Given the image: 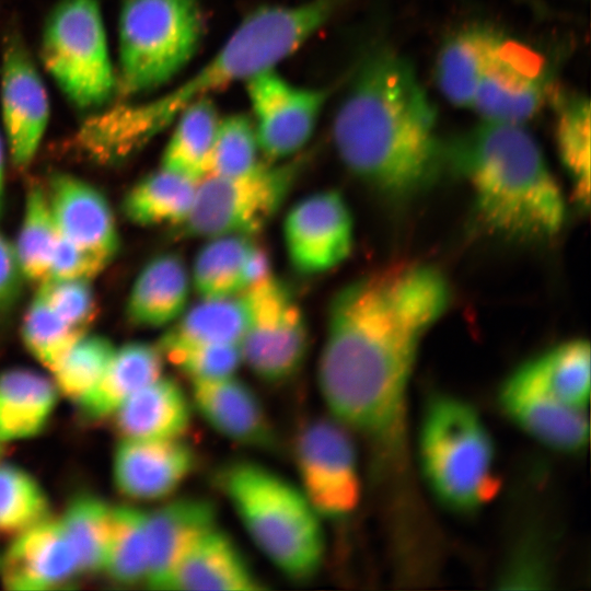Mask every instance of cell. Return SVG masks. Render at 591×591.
<instances>
[{
    "mask_svg": "<svg viewBox=\"0 0 591 591\" xmlns=\"http://www.w3.org/2000/svg\"><path fill=\"white\" fill-rule=\"evenodd\" d=\"M354 218L345 197L323 189L296 202L283 222V241L292 268L302 275L326 273L350 255Z\"/></svg>",
    "mask_w": 591,
    "mask_h": 591,
    "instance_id": "obj_15",
    "label": "cell"
},
{
    "mask_svg": "<svg viewBox=\"0 0 591 591\" xmlns=\"http://www.w3.org/2000/svg\"><path fill=\"white\" fill-rule=\"evenodd\" d=\"M260 152L281 162L310 141L327 100V91L299 86L275 68L245 81Z\"/></svg>",
    "mask_w": 591,
    "mask_h": 591,
    "instance_id": "obj_12",
    "label": "cell"
},
{
    "mask_svg": "<svg viewBox=\"0 0 591 591\" xmlns=\"http://www.w3.org/2000/svg\"><path fill=\"white\" fill-rule=\"evenodd\" d=\"M85 333L57 315L38 291L25 310L21 325L23 345L49 371Z\"/></svg>",
    "mask_w": 591,
    "mask_h": 591,
    "instance_id": "obj_39",
    "label": "cell"
},
{
    "mask_svg": "<svg viewBox=\"0 0 591 591\" xmlns=\"http://www.w3.org/2000/svg\"><path fill=\"white\" fill-rule=\"evenodd\" d=\"M540 382L563 403L587 409L590 398V345L581 338L555 345L529 359Z\"/></svg>",
    "mask_w": 591,
    "mask_h": 591,
    "instance_id": "obj_33",
    "label": "cell"
},
{
    "mask_svg": "<svg viewBox=\"0 0 591 591\" xmlns=\"http://www.w3.org/2000/svg\"><path fill=\"white\" fill-rule=\"evenodd\" d=\"M194 450L182 438H119L112 456V479L132 500L165 499L195 467Z\"/></svg>",
    "mask_w": 591,
    "mask_h": 591,
    "instance_id": "obj_17",
    "label": "cell"
},
{
    "mask_svg": "<svg viewBox=\"0 0 591 591\" xmlns=\"http://www.w3.org/2000/svg\"><path fill=\"white\" fill-rule=\"evenodd\" d=\"M59 393L40 373L12 368L0 373V444L32 439L44 431Z\"/></svg>",
    "mask_w": 591,
    "mask_h": 591,
    "instance_id": "obj_26",
    "label": "cell"
},
{
    "mask_svg": "<svg viewBox=\"0 0 591 591\" xmlns=\"http://www.w3.org/2000/svg\"><path fill=\"white\" fill-rule=\"evenodd\" d=\"M193 409L218 433L242 445L268 450L276 433L255 391L234 375L190 382Z\"/></svg>",
    "mask_w": 591,
    "mask_h": 591,
    "instance_id": "obj_20",
    "label": "cell"
},
{
    "mask_svg": "<svg viewBox=\"0 0 591 591\" xmlns=\"http://www.w3.org/2000/svg\"><path fill=\"white\" fill-rule=\"evenodd\" d=\"M197 183L161 169L128 189L121 210L140 227L181 225L193 207Z\"/></svg>",
    "mask_w": 591,
    "mask_h": 591,
    "instance_id": "obj_28",
    "label": "cell"
},
{
    "mask_svg": "<svg viewBox=\"0 0 591 591\" xmlns=\"http://www.w3.org/2000/svg\"><path fill=\"white\" fill-rule=\"evenodd\" d=\"M25 281L14 245L0 231V320L19 303Z\"/></svg>",
    "mask_w": 591,
    "mask_h": 591,
    "instance_id": "obj_44",
    "label": "cell"
},
{
    "mask_svg": "<svg viewBox=\"0 0 591 591\" xmlns=\"http://www.w3.org/2000/svg\"><path fill=\"white\" fill-rule=\"evenodd\" d=\"M300 171L297 161L260 163L236 176L207 175L196 185L193 207L178 225L185 237H253L271 221Z\"/></svg>",
    "mask_w": 591,
    "mask_h": 591,
    "instance_id": "obj_9",
    "label": "cell"
},
{
    "mask_svg": "<svg viewBox=\"0 0 591 591\" xmlns=\"http://www.w3.org/2000/svg\"><path fill=\"white\" fill-rule=\"evenodd\" d=\"M467 181L489 232L519 242L553 239L563 228L561 189L522 124L482 119L444 146V161Z\"/></svg>",
    "mask_w": 591,
    "mask_h": 591,
    "instance_id": "obj_4",
    "label": "cell"
},
{
    "mask_svg": "<svg viewBox=\"0 0 591 591\" xmlns=\"http://www.w3.org/2000/svg\"><path fill=\"white\" fill-rule=\"evenodd\" d=\"M2 136L12 164L27 167L45 136L50 106L44 80L18 33L7 36L0 65Z\"/></svg>",
    "mask_w": 591,
    "mask_h": 591,
    "instance_id": "obj_13",
    "label": "cell"
},
{
    "mask_svg": "<svg viewBox=\"0 0 591 591\" xmlns=\"http://www.w3.org/2000/svg\"><path fill=\"white\" fill-rule=\"evenodd\" d=\"M250 320L241 341L243 363L260 380L293 376L308 356L309 326L289 288L271 274L244 291Z\"/></svg>",
    "mask_w": 591,
    "mask_h": 591,
    "instance_id": "obj_10",
    "label": "cell"
},
{
    "mask_svg": "<svg viewBox=\"0 0 591 591\" xmlns=\"http://www.w3.org/2000/svg\"><path fill=\"white\" fill-rule=\"evenodd\" d=\"M556 147L581 208L590 201V103L579 94L554 93Z\"/></svg>",
    "mask_w": 591,
    "mask_h": 591,
    "instance_id": "obj_31",
    "label": "cell"
},
{
    "mask_svg": "<svg viewBox=\"0 0 591 591\" xmlns=\"http://www.w3.org/2000/svg\"><path fill=\"white\" fill-rule=\"evenodd\" d=\"M332 131L346 167L393 199L424 190L444 161L434 105L412 63L389 48L363 61Z\"/></svg>",
    "mask_w": 591,
    "mask_h": 591,
    "instance_id": "obj_2",
    "label": "cell"
},
{
    "mask_svg": "<svg viewBox=\"0 0 591 591\" xmlns=\"http://www.w3.org/2000/svg\"><path fill=\"white\" fill-rule=\"evenodd\" d=\"M332 0L265 5L248 13L219 50L166 93L140 103L100 109L78 130L94 162H123L165 130L189 104L270 68L292 55L329 19Z\"/></svg>",
    "mask_w": 591,
    "mask_h": 591,
    "instance_id": "obj_3",
    "label": "cell"
},
{
    "mask_svg": "<svg viewBox=\"0 0 591 591\" xmlns=\"http://www.w3.org/2000/svg\"><path fill=\"white\" fill-rule=\"evenodd\" d=\"M217 525L215 505L204 498L172 499L147 512V573L144 586L165 590L172 571L189 546Z\"/></svg>",
    "mask_w": 591,
    "mask_h": 591,
    "instance_id": "obj_21",
    "label": "cell"
},
{
    "mask_svg": "<svg viewBox=\"0 0 591 591\" xmlns=\"http://www.w3.org/2000/svg\"><path fill=\"white\" fill-rule=\"evenodd\" d=\"M193 410L183 387L161 375L129 397L112 418L119 438L174 439L187 431Z\"/></svg>",
    "mask_w": 591,
    "mask_h": 591,
    "instance_id": "obj_24",
    "label": "cell"
},
{
    "mask_svg": "<svg viewBox=\"0 0 591 591\" xmlns=\"http://www.w3.org/2000/svg\"><path fill=\"white\" fill-rule=\"evenodd\" d=\"M147 559V512L111 505L103 572L119 584L144 583Z\"/></svg>",
    "mask_w": 591,
    "mask_h": 591,
    "instance_id": "obj_34",
    "label": "cell"
},
{
    "mask_svg": "<svg viewBox=\"0 0 591 591\" xmlns=\"http://www.w3.org/2000/svg\"><path fill=\"white\" fill-rule=\"evenodd\" d=\"M80 573L58 518L51 514L12 535L0 553V580L11 591H47Z\"/></svg>",
    "mask_w": 591,
    "mask_h": 591,
    "instance_id": "obj_18",
    "label": "cell"
},
{
    "mask_svg": "<svg viewBox=\"0 0 591 591\" xmlns=\"http://www.w3.org/2000/svg\"><path fill=\"white\" fill-rule=\"evenodd\" d=\"M50 514L48 495L36 477L0 461V533L12 536Z\"/></svg>",
    "mask_w": 591,
    "mask_h": 591,
    "instance_id": "obj_37",
    "label": "cell"
},
{
    "mask_svg": "<svg viewBox=\"0 0 591 591\" xmlns=\"http://www.w3.org/2000/svg\"><path fill=\"white\" fill-rule=\"evenodd\" d=\"M266 589L232 537L218 524L178 560L165 590L259 591Z\"/></svg>",
    "mask_w": 591,
    "mask_h": 591,
    "instance_id": "obj_22",
    "label": "cell"
},
{
    "mask_svg": "<svg viewBox=\"0 0 591 591\" xmlns=\"http://www.w3.org/2000/svg\"><path fill=\"white\" fill-rule=\"evenodd\" d=\"M216 479L253 543L277 569L297 581L318 572L325 555L322 518L300 487L247 460L228 463Z\"/></svg>",
    "mask_w": 591,
    "mask_h": 591,
    "instance_id": "obj_5",
    "label": "cell"
},
{
    "mask_svg": "<svg viewBox=\"0 0 591 591\" xmlns=\"http://www.w3.org/2000/svg\"><path fill=\"white\" fill-rule=\"evenodd\" d=\"M101 335L83 334L50 370L59 393L77 403L99 381L115 350Z\"/></svg>",
    "mask_w": 591,
    "mask_h": 591,
    "instance_id": "obj_38",
    "label": "cell"
},
{
    "mask_svg": "<svg viewBox=\"0 0 591 591\" xmlns=\"http://www.w3.org/2000/svg\"><path fill=\"white\" fill-rule=\"evenodd\" d=\"M164 359L190 382L234 375L243 363L240 344H158Z\"/></svg>",
    "mask_w": 591,
    "mask_h": 591,
    "instance_id": "obj_41",
    "label": "cell"
},
{
    "mask_svg": "<svg viewBox=\"0 0 591 591\" xmlns=\"http://www.w3.org/2000/svg\"><path fill=\"white\" fill-rule=\"evenodd\" d=\"M501 34L486 26L473 25L448 38L436 62V81L453 105L472 108L480 81Z\"/></svg>",
    "mask_w": 591,
    "mask_h": 591,
    "instance_id": "obj_27",
    "label": "cell"
},
{
    "mask_svg": "<svg viewBox=\"0 0 591 591\" xmlns=\"http://www.w3.org/2000/svg\"><path fill=\"white\" fill-rule=\"evenodd\" d=\"M109 263L104 257L76 245L57 232L47 279L92 280Z\"/></svg>",
    "mask_w": 591,
    "mask_h": 591,
    "instance_id": "obj_43",
    "label": "cell"
},
{
    "mask_svg": "<svg viewBox=\"0 0 591 591\" xmlns=\"http://www.w3.org/2000/svg\"><path fill=\"white\" fill-rule=\"evenodd\" d=\"M111 503L92 494L73 497L57 515L80 573L103 572Z\"/></svg>",
    "mask_w": 591,
    "mask_h": 591,
    "instance_id": "obj_35",
    "label": "cell"
},
{
    "mask_svg": "<svg viewBox=\"0 0 591 591\" xmlns=\"http://www.w3.org/2000/svg\"><path fill=\"white\" fill-rule=\"evenodd\" d=\"M219 120L212 99H202L186 106L173 121L175 126L163 150L161 169L194 183L208 175Z\"/></svg>",
    "mask_w": 591,
    "mask_h": 591,
    "instance_id": "obj_29",
    "label": "cell"
},
{
    "mask_svg": "<svg viewBox=\"0 0 591 591\" xmlns=\"http://www.w3.org/2000/svg\"><path fill=\"white\" fill-rule=\"evenodd\" d=\"M205 22L198 0H121L117 94L136 97L174 79L197 53Z\"/></svg>",
    "mask_w": 591,
    "mask_h": 591,
    "instance_id": "obj_7",
    "label": "cell"
},
{
    "mask_svg": "<svg viewBox=\"0 0 591 591\" xmlns=\"http://www.w3.org/2000/svg\"><path fill=\"white\" fill-rule=\"evenodd\" d=\"M553 76L534 48L501 35L472 109L482 119L523 124L552 97Z\"/></svg>",
    "mask_w": 591,
    "mask_h": 591,
    "instance_id": "obj_14",
    "label": "cell"
},
{
    "mask_svg": "<svg viewBox=\"0 0 591 591\" xmlns=\"http://www.w3.org/2000/svg\"><path fill=\"white\" fill-rule=\"evenodd\" d=\"M2 448H3V445L0 444V459H1V455H2Z\"/></svg>",
    "mask_w": 591,
    "mask_h": 591,
    "instance_id": "obj_46",
    "label": "cell"
},
{
    "mask_svg": "<svg viewBox=\"0 0 591 591\" xmlns=\"http://www.w3.org/2000/svg\"><path fill=\"white\" fill-rule=\"evenodd\" d=\"M37 291L65 322L76 329L88 332L97 314L91 280L47 279L38 283Z\"/></svg>",
    "mask_w": 591,
    "mask_h": 591,
    "instance_id": "obj_42",
    "label": "cell"
},
{
    "mask_svg": "<svg viewBox=\"0 0 591 591\" xmlns=\"http://www.w3.org/2000/svg\"><path fill=\"white\" fill-rule=\"evenodd\" d=\"M259 152L251 117L233 114L220 118L210 153L208 175L236 176L248 173L262 163Z\"/></svg>",
    "mask_w": 591,
    "mask_h": 591,
    "instance_id": "obj_40",
    "label": "cell"
},
{
    "mask_svg": "<svg viewBox=\"0 0 591 591\" xmlns=\"http://www.w3.org/2000/svg\"><path fill=\"white\" fill-rule=\"evenodd\" d=\"M46 189L57 232L76 245L112 262L120 246L113 209L89 182L57 172Z\"/></svg>",
    "mask_w": 591,
    "mask_h": 591,
    "instance_id": "obj_19",
    "label": "cell"
},
{
    "mask_svg": "<svg viewBox=\"0 0 591 591\" xmlns=\"http://www.w3.org/2000/svg\"><path fill=\"white\" fill-rule=\"evenodd\" d=\"M300 489L323 519L351 513L360 499L357 452L347 428L334 418L305 424L294 442Z\"/></svg>",
    "mask_w": 591,
    "mask_h": 591,
    "instance_id": "obj_11",
    "label": "cell"
},
{
    "mask_svg": "<svg viewBox=\"0 0 591 591\" xmlns=\"http://www.w3.org/2000/svg\"><path fill=\"white\" fill-rule=\"evenodd\" d=\"M57 229L45 187L32 183L25 195L21 227L13 244L26 281L39 283L49 276Z\"/></svg>",
    "mask_w": 591,
    "mask_h": 591,
    "instance_id": "obj_36",
    "label": "cell"
},
{
    "mask_svg": "<svg viewBox=\"0 0 591 591\" xmlns=\"http://www.w3.org/2000/svg\"><path fill=\"white\" fill-rule=\"evenodd\" d=\"M204 301L185 312L162 335L159 344H240L250 320L244 292Z\"/></svg>",
    "mask_w": 591,
    "mask_h": 591,
    "instance_id": "obj_30",
    "label": "cell"
},
{
    "mask_svg": "<svg viewBox=\"0 0 591 591\" xmlns=\"http://www.w3.org/2000/svg\"><path fill=\"white\" fill-rule=\"evenodd\" d=\"M253 243L244 235L211 237L197 253L190 274L198 296L219 299L244 292V264Z\"/></svg>",
    "mask_w": 591,
    "mask_h": 591,
    "instance_id": "obj_32",
    "label": "cell"
},
{
    "mask_svg": "<svg viewBox=\"0 0 591 591\" xmlns=\"http://www.w3.org/2000/svg\"><path fill=\"white\" fill-rule=\"evenodd\" d=\"M190 286V274L179 255L154 256L130 288L125 310L127 320L146 328L173 324L187 309Z\"/></svg>",
    "mask_w": 591,
    "mask_h": 591,
    "instance_id": "obj_23",
    "label": "cell"
},
{
    "mask_svg": "<svg viewBox=\"0 0 591 591\" xmlns=\"http://www.w3.org/2000/svg\"><path fill=\"white\" fill-rule=\"evenodd\" d=\"M418 456L429 489L452 511L474 512L499 489L491 434L475 407L460 397L439 394L427 402Z\"/></svg>",
    "mask_w": 591,
    "mask_h": 591,
    "instance_id": "obj_6",
    "label": "cell"
},
{
    "mask_svg": "<svg viewBox=\"0 0 591 591\" xmlns=\"http://www.w3.org/2000/svg\"><path fill=\"white\" fill-rule=\"evenodd\" d=\"M40 59L78 109L99 111L117 93L99 0H60L42 33Z\"/></svg>",
    "mask_w": 591,
    "mask_h": 591,
    "instance_id": "obj_8",
    "label": "cell"
},
{
    "mask_svg": "<svg viewBox=\"0 0 591 591\" xmlns=\"http://www.w3.org/2000/svg\"><path fill=\"white\" fill-rule=\"evenodd\" d=\"M4 157H5V143L0 129V212L2 207L3 185H4Z\"/></svg>",
    "mask_w": 591,
    "mask_h": 591,
    "instance_id": "obj_45",
    "label": "cell"
},
{
    "mask_svg": "<svg viewBox=\"0 0 591 591\" xmlns=\"http://www.w3.org/2000/svg\"><path fill=\"white\" fill-rule=\"evenodd\" d=\"M164 357L158 345L129 341L115 348L95 385L76 404L86 418H112L140 389L163 375Z\"/></svg>",
    "mask_w": 591,
    "mask_h": 591,
    "instance_id": "obj_25",
    "label": "cell"
},
{
    "mask_svg": "<svg viewBox=\"0 0 591 591\" xmlns=\"http://www.w3.org/2000/svg\"><path fill=\"white\" fill-rule=\"evenodd\" d=\"M498 402L514 425L549 449L577 453L589 442L587 409L559 401L540 382L526 361L505 379Z\"/></svg>",
    "mask_w": 591,
    "mask_h": 591,
    "instance_id": "obj_16",
    "label": "cell"
},
{
    "mask_svg": "<svg viewBox=\"0 0 591 591\" xmlns=\"http://www.w3.org/2000/svg\"><path fill=\"white\" fill-rule=\"evenodd\" d=\"M450 293L437 268L402 262L356 278L333 296L317 383L335 420L390 452L402 444L417 350Z\"/></svg>",
    "mask_w": 591,
    "mask_h": 591,
    "instance_id": "obj_1",
    "label": "cell"
}]
</instances>
